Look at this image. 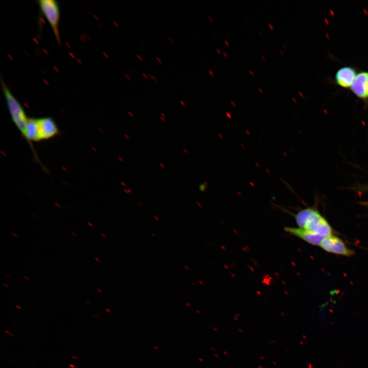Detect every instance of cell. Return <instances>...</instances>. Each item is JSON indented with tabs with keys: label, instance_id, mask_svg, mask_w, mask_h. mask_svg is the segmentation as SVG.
<instances>
[{
	"label": "cell",
	"instance_id": "6da1fadb",
	"mask_svg": "<svg viewBox=\"0 0 368 368\" xmlns=\"http://www.w3.org/2000/svg\"><path fill=\"white\" fill-rule=\"evenodd\" d=\"M59 133L58 127L52 118H29L25 130L24 139L37 156L32 142H39L53 139Z\"/></svg>",
	"mask_w": 368,
	"mask_h": 368
},
{
	"label": "cell",
	"instance_id": "7a4b0ae2",
	"mask_svg": "<svg viewBox=\"0 0 368 368\" xmlns=\"http://www.w3.org/2000/svg\"><path fill=\"white\" fill-rule=\"evenodd\" d=\"M300 228L316 234L324 238L332 235V228L327 220L314 209L306 208L294 214Z\"/></svg>",
	"mask_w": 368,
	"mask_h": 368
},
{
	"label": "cell",
	"instance_id": "3957f363",
	"mask_svg": "<svg viewBox=\"0 0 368 368\" xmlns=\"http://www.w3.org/2000/svg\"><path fill=\"white\" fill-rule=\"evenodd\" d=\"M1 81L2 91L12 122L24 137L29 118L27 116L22 105L12 94L6 83L2 79Z\"/></svg>",
	"mask_w": 368,
	"mask_h": 368
},
{
	"label": "cell",
	"instance_id": "277c9868",
	"mask_svg": "<svg viewBox=\"0 0 368 368\" xmlns=\"http://www.w3.org/2000/svg\"><path fill=\"white\" fill-rule=\"evenodd\" d=\"M39 8L49 23L57 43L61 44L59 31L60 9L58 3L54 0H39Z\"/></svg>",
	"mask_w": 368,
	"mask_h": 368
},
{
	"label": "cell",
	"instance_id": "5b68a950",
	"mask_svg": "<svg viewBox=\"0 0 368 368\" xmlns=\"http://www.w3.org/2000/svg\"><path fill=\"white\" fill-rule=\"evenodd\" d=\"M319 246L329 252L347 257L354 255L353 251L349 248L342 240L332 235L324 238Z\"/></svg>",
	"mask_w": 368,
	"mask_h": 368
},
{
	"label": "cell",
	"instance_id": "8992f818",
	"mask_svg": "<svg viewBox=\"0 0 368 368\" xmlns=\"http://www.w3.org/2000/svg\"><path fill=\"white\" fill-rule=\"evenodd\" d=\"M357 74L356 68L352 66H342L335 73L334 76L335 84L342 88L350 89Z\"/></svg>",
	"mask_w": 368,
	"mask_h": 368
},
{
	"label": "cell",
	"instance_id": "52a82bcc",
	"mask_svg": "<svg viewBox=\"0 0 368 368\" xmlns=\"http://www.w3.org/2000/svg\"><path fill=\"white\" fill-rule=\"evenodd\" d=\"M358 98L365 103L368 101V71H362L358 73L354 83L350 89Z\"/></svg>",
	"mask_w": 368,
	"mask_h": 368
},
{
	"label": "cell",
	"instance_id": "ba28073f",
	"mask_svg": "<svg viewBox=\"0 0 368 368\" xmlns=\"http://www.w3.org/2000/svg\"><path fill=\"white\" fill-rule=\"evenodd\" d=\"M285 231L313 245H319L323 237L300 227H286Z\"/></svg>",
	"mask_w": 368,
	"mask_h": 368
},
{
	"label": "cell",
	"instance_id": "9c48e42d",
	"mask_svg": "<svg viewBox=\"0 0 368 368\" xmlns=\"http://www.w3.org/2000/svg\"><path fill=\"white\" fill-rule=\"evenodd\" d=\"M149 77L152 80H154L155 81H157V80L156 79V78L155 77H154L153 76H152V75L151 76L150 75H149Z\"/></svg>",
	"mask_w": 368,
	"mask_h": 368
},
{
	"label": "cell",
	"instance_id": "30bf717a",
	"mask_svg": "<svg viewBox=\"0 0 368 368\" xmlns=\"http://www.w3.org/2000/svg\"><path fill=\"white\" fill-rule=\"evenodd\" d=\"M137 57L140 59L141 61H143V58L141 57V56L140 55H136Z\"/></svg>",
	"mask_w": 368,
	"mask_h": 368
},
{
	"label": "cell",
	"instance_id": "8fae6325",
	"mask_svg": "<svg viewBox=\"0 0 368 368\" xmlns=\"http://www.w3.org/2000/svg\"><path fill=\"white\" fill-rule=\"evenodd\" d=\"M209 72L210 73L211 76L213 77L214 75L213 71H212L211 70H209Z\"/></svg>",
	"mask_w": 368,
	"mask_h": 368
},
{
	"label": "cell",
	"instance_id": "7c38bea8",
	"mask_svg": "<svg viewBox=\"0 0 368 368\" xmlns=\"http://www.w3.org/2000/svg\"><path fill=\"white\" fill-rule=\"evenodd\" d=\"M125 76L128 80H131V78L128 76V75L125 74Z\"/></svg>",
	"mask_w": 368,
	"mask_h": 368
},
{
	"label": "cell",
	"instance_id": "4fadbf2b",
	"mask_svg": "<svg viewBox=\"0 0 368 368\" xmlns=\"http://www.w3.org/2000/svg\"><path fill=\"white\" fill-rule=\"evenodd\" d=\"M128 113L131 117H133V114H132V112H130L128 111Z\"/></svg>",
	"mask_w": 368,
	"mask_h": 368
},
{
	"label": "cell",
	"instance_id": "5bb4252c",
	"mask_svg": "<svg viewBox=\"0 0 368 368\" xmlns=\"http://www.w3.org/2000/svg\"><path fill=\"white\" fill-rule=\"evenodd\" d=\"M363 204L364 205H366V206H368V202H363Z\"/></svg>",
	"mask_w": 368,
	"mask_h": 368
},
{
	"label": "cell",
	"instance_id": "9a60e30c",
	"mask_svg": "<svg viewBox=\"0 0 368 368\" xmlns=\"http://www.w3.org/2000/svg\"><path fill=\"white\" fill-rule=\"evenodd\" d=\"M156 59H157V60L158 61V62H160V63H162V60H160V59H159L158 57H157V58H156Z\"/></svg>",
	"mask_w": 368,
	"mask_h": 368
},
{
	"label": "cell",
	"instance_id": "2e32d148",
	"mask_svg": "<svg viewBox=\"0 0 368 368\" xmlns=\"http://www.w3.org/2000/svg\"><path fill=\"white\" fill-rule=\"evenodd\" d=\"M180 103L183 106H185V103H184L183 101H180Z\"/></svg>",
	"mask_w": 368,
	"mask_h": 368
},
{
	"label": "cell",
	"instance_id": "e0dca14e",
	"mask_svg": "<svg viewBox=\"0 0 368 368\" xmlns=\"http://www.w3.org/2000/svg\"><path fill=\"white\" fill-rule=\"evenodd\" d=\"M143 76H144L146 79H148V77L145 74L143 73Z\"/></svg>",
	"mask_w": 368,
	"mask_h": 368
},
{
	"label": "cell",
	"instance_id": "ac0fdd59",
	"mask_svg": "<svg viewBox=\"0 0 368 368\" xmlns=\"http://www.w3.org/2000/svg\"><path fill=\"white\" fill-rule=\"evenodd\" d=\"M268 25H269V27L270 28V29H271V30H273V27H272V26H271V25L270 24H269Z\"/></svg>",
	"mask_w": 368,
	"mask_h": 368
},
{
	"label": "cell",
	"instance_id": "d6986e66",
	"mask_svg": "<svg viewBox=\"0 0 368 368\" xmlns=\"http://www.w3.org/2000/svg\"><path fill=\"white\" fill-rule=\"evenodd\" d=\"M258 90H259V91L260 92V93H261V94L263 93L262 90L261 88H258Z\"/></svg>",
	"mask_w": 368,
	"mask_h": 368
},
{
	"label": "cell",
	"instance_id": "ffe728a7",
	"mask_svg": "<svg viewBox=\"0 0 368 368\" xmlns=\"http://www.w3.org/2000/svg\"><path fill=\"white\" fill-rule=\"evenodd\" d=\"M168 39L171 42L173 43V40L171 39L170 37H168Z\"/></svg>",
	"mask_w": 368,
	"mask_h": 368
},
{
	"label": "cell",
	"instance_id": "44dd1931",
	"mask_svg": "<svg viewBox=\"0 0 368 368\" xmlns=\"http://www.w3.org/2000/svg\"><path fill=\"white\" fill-rule=\"evenodd\" d=\"M164 119H165L164 118H162V117H160V119H161L163 122H165V120Z\"/></svg>",
	"mask_w": 368,
	"mask_h": 368
},
{
	"label": "cell",
	"instance_id": "7402d4cb",
	"mask_svg": "<svg viewBox=\"0 0 368 368\" xmlns=\"http://www.w3.org/2000/svg\"><path fill=\"white\" fill-rule=\"evenodd\" d=\"M183 150L185 151V152L186 153H187V154L188 153V151H187L185 148H183Z\"/></svg>",
	"mask_w": 368,
	"mask_h": 368
},
{
	"label": "cell",
	"instance_id": "603a6c76",
	"mask_svg": "<svg viewBox=\"0 0 368 368\" xmlns=\"http://www.w3.org/2000/svg\"><path fill=\"white\" fill-rule=\"evenodd\" d=\"M160 114H161L164 118H166V116H165V115L164 113H160Z\"/></svg>",
	"mask_w": 368,
	"mask_h": 368
},
{
	"label": "cell",
	"instance_id": "cb8c5ba5",
	"mask_svg": "<svg viewBox=\"0 0 368 368\" xmlns=\"http://www.w3.org/2000/svg\"><path fill=\"white\" fill-rule=\"evenodd\" d=\"M249 72L251 75L254 76V73L250 70H249Z\"/></svg>",
	"mask_w": 368,
	"mask_h": 368
},
{
	"label": "cell",
	"instance_id": "d4e9b609",
	"mask_svg": "<svg viewBox=\"0 0 368 368\" xmlns=\"http://www.w3.org/2000/svg\"><path fill=\"white\" fill-rule=\"evenodd\" d=\"M208 18L210 19V21H211V22H213V20H212V19H211V18L210 17V16H208Z\"/></svg>",
	"mask_w": 368,
	"mask_h": 368
},
{
	"label": "cell",
	"instance_id": "484cf974",
	"mask_svg": "<svg viewBox=\"0 0 368 368\" xmlns=\"http://www.w3.org/2000/svg\"><path fill=\"white\" fill-rule=\"evenodd\" d=\"M224 42L226 44L227 46H229L228 42L226 40H224Z\"/></svg>",
	"mask_w": 368,
	"mask_h": 368
},
{
	"label": "cell",
	"instance_id": "4316f807",
	"mask_svg": "<svg viewBox=\"0 0 368 368\" xmlns=\"http://www.w3.org/2000/svg\"><path fill=\"white\" fill-rule=\"evenodd\" d=\"M280 52L282 55H283V52L281 50H280Z\"/></svg>",
	"mask_w": 368,
	"mask_h": 368
},
{
	"label": "cell",
	"instance_id": "83f0119b",
	"mask_svg": "<svg viewBox=\"0 0 368 368\" xmlns=\"http://www.w3.org/2000/svg\"><path fill=\"white\" fill-rule=\"evenodd\" d=\"M223 54L224 55V56H225L226 57H227V54H226V53L223 52Z\"/></svg>",
	"mask_w": 368,
	"mask_h": 368
},
{
	"label": "cell",
	"instance_id": "f1b7e54d",
	"mask_svg": "<svg viewBox=\"0 0 368 368\" xmlns=\"http://www.w3.org/2000/svg\"><path fill=\"white\" fill-rule=\"evenodd\" d=\"M216 51L218 52L219 54H220V52L218 49H216Z\"/></svg>",
	"mask_w": 368,
	"mask_h": 368
},
{
	"label": "cell",
	"instance_id": "f546056e",
	"mask_svg": "<svg viewBox=\"0 0 368 368\" xmlns=\"http://www.w3.org/2000/svg\"><path fill=\"white\" fill-rule=\"evenodd\" d=\"M125 136L129 140V137L127 135H125Z\"/></svg>",
	"mask_w": 368,
	"mask_h": 368
},
{
	"label": "cell",
	"instance_id": "4dcf8cb0",
	"mask_svg": "<svg viewBox=\"0 0 368 368\" xmlns=\"http://www.w3.org/2000/svg\"><path fill=\"white\" fill-rule=\"evenodd\" d=\"M24 278H25L26 280H28V281H30L29 279H28V278H27V277H25Z\"/></svg>",
	"mask_w": 368,
	"mask_h": 368
},
{
	"label": "cell",
	"instance_id": "1f68e13d",
	"mask_svg": "<svg viewBox=\"0 0 368 368\" xmlns=\"http://www.w3.org/2000/svg\"><path fill=\"white\" fill-rule=\"evenodd\" d=\"M159 165H160L163 168H164V167H165L164 166L162 165L160 163L159 164Z\"/></svg>",
	"mask_w": 368,
	"mask_h": 368
},
{
	"label": "cell",
	"instance_id": "d6a6232c",
	"mask_svg": "<svg viewBox=\"0 0 368 368\" xmlns=\"http://www.w3.org/2000/svg\"><path fill=\"white\" fill-rule=\"evenodd\" d=\"M262 58H263V59L264 61L266 60V59H265V58H264L263 56H262Z\"/></svg>",
	"mask_w": 368,
	"mask_h": 368
},
{
	"label": "cell",
	"instance_id": "836d02e7",
	"mask_svg": "<svg viewBox=\"0 0 368 368\" xmlns=\"http://www.w3.org/2000/svg\"><path fill=\"white\" fill-rule=\"evenodd\" d=\"M88 224H89V225H90L91 227H93V225L91 223H88Z\"/></svg>",
	"mask_w": 368,
	"mask_h": 368
},
{
	"label": "cell",
	"instance_id": "e575fe53",
	"mask_svg": "<svg viewBox=\"0 0 368 368\" xmlns=\"http://www.w3.org/2000/svg\"><path fill=\"white\" fill-rule=\"evenodd\" d=\"M283 46L284 47V48H285L286 49H287V47L285 46V45L284 44H283Z\"/></svg>",
	"mask_w": 368,
	"mask_h": 368
},
{
	"label": "cell",
	"instance_id": "d590c367",
	"mask_svg": "<svg viewBox=\"0 0 368 368\" xmlns=\"http://www.w3.org/2000/svg\"><path fill=\"white\" fill-rule=\"evenodd\" d=\"M16 307L17 308H19V309H21V308H20V307H19V306H16Z\"/></svg>",
	"mask_w": 368,
	"mask_h": 368
},
{
	"label": "cell",
	"instance_id": "8d00e7d4",
	"mask_svg": "<svg viewBox=\"0 0 368 368\" xmlns=\"http://www.w3.org/2000/svg\"><path fill=\"white\" fill-rule=\"evenodd\" d=\"M12 234L14 235L15 236L17 237V236L16 235L14 234V233H12Z\"/></svg>",
	"mask_w": 368,
	"mask_h": 368
},
{
	"label": "cell",
	"instance_id": "74e56055",
	"mask_svg": "<svg viewBox=\"0 0 368 368\" xmlns=\"http://www.w3.org/2000/svg\"><path fill=\"white\" fill-rule=\"evenodd\" d=\"M4 285L5 286L7 287H9V286H8L7 285H5V284H4Z\"/></svg>",
	"mask_w": 368,
	"mask_h": 368
},
{
	"label": "cell",
	"instance_id": "f35d334b",
	"mask_svg": "<svg viewBox=\"0 0 368 368\" xmlns=\"http://www.w3.org/2000/svg\"><path fill=\"white\" fill-rule=\"evenodd\" d=\"M259 33H260V34H261V35L262 36H263L262 34H261V33L260 32Z\"/></svg>",
	"mask_w": 368,
	"mask_h": 368
},
{
	"label": "cell",
	"instance_id": "ab89813d",
	"mask_svg": "<svg viewBox=\"0 0 368 368\" xmlns=\"http://www.w3.org/2000/svg\"><path fill=\"white\" fill-rule=\"evenodd\" d=\"M95 259L97 260V261H99V260L98 259H97L96 258H95Z\"/></svg>",
	"mask_w": 368,
	"mask_h": 368
}]
</instances>
